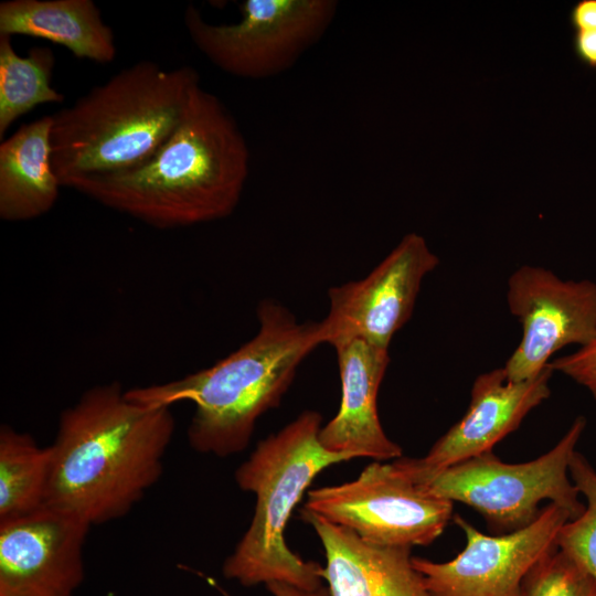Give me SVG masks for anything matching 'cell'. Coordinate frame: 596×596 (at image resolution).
Returning a JSON list of instances; mask_svg holds the SVG:
<instances>
[{"label":"cell","mask_w":596,"mask_h":596,"mask_svg":"<svg viewBox=\"0 0 596 596\" xmlns=\"http://www.w3.org/2000/svg\"><path fill=\"white\" fill-rule=\"evenodd\" d=\"M249 169L246 139L214 94L198 86L177 128L146 163L78 180L71 189L152 227L192 226L230 216Z\"/></svg>","instance_id":"7a4b0ae2"},{"label":"cell","mask_w":596,"mask_h":596,"mask_svg":"<svg viewBox=\"0 0 596 596\" xmlns=\"http://www.w3.org/2000/svg\"><path fill=\"white\" fill-rule=\"evenodd\" d=\"M521 596H596V578L557 549L528 574Z\"/></svg>","instance_id":"44dd1931"},{"label":"cell","mask_w":596,"mask_h":596,"mask_svg":"<svg viewBox=\"0 0 596 596\" xmlns=\"http://www.w3.org/2000/svg\"><path fill=\"white\" fill-rule=\"evenodd\" d=\"M341 381L337 415L319 432L320 444L354 458L397 459L402 448L385 434L377 412V394L390 363L389 349L362 339L333 345Z\"/></svg>","instance_id":"5bb4252c"},{"label":"cell","mask_w":596,"mask_h":596,"mask_svg":"<svg viewBox=\"0 0 596 596\" xmlns=\"http://www.w3.org/2000/svg\"><path fill=\"white\" fill-rule=\"evenodd\" d=\"M572 47L581 64L596 70V30L574 31Z\"/></svg>","instance_id":"603a6c76"},{"label":"cell","mask_w":596,"mask_h":596,"mask_svg":"<svg viewBox=\"0 0 596 596\" xmlns=\"http://www.w3.org/2000/svg\"><path fill=\"white\" fill-rule=\"evenodd\" d=\"M332 0H246L235 23L211 24L189 4L187 31L216 67L233 76L264 79L289 70L331 25Z\"/></svg>","instance_id":"52a82bcc"},{"label":"cell","mask_w":596,"mask_h":596,"mask_svg":"<svg viewBox=\"0 0 596 596\" xmlns=\"http://www.w3.org/2000/svg\"><path fill=\"white\" fill-rule=\"evenodd\" d=\"M438 264L422 235H405L366 277L329 289L322 343L362 339L389 349L413 313L423 279Z\"/></svg>","instance_id":"8fae6325"},{"label":"cell","mask_w":596,"mask_h":596,"mask_svg":"<svg viewBox=\"0 0 596 596\" xmlns=\"http://www.w3.org/2000/svg\"><path fill=\"white\" fill-rule=\"evenodd\" d=\"M91 526L52 508L0 522V596H74Z\"/></svg>","instance_id":"7c38bea8"},{"label":"cell","mask_w":596,"mask_h":596,"mask_svg":"<svg viewBox=\"0 0 596 596\" xmlns=\"http://www.w3.org/2000/svg\"><path fill=\"white\" fill-rule=\"evenodd\" d=\"M175 421L117 382L86 390L58 418L49 445L45 505L89 526L128 514L160 479Z\"/></svg>","instance_id":"6da1fadb"},{"label":"cell","mask_w":596,"mask_h":596,"mask_svg":"<svg viewBox=\"0 0 596 596\" xmlns=\"http://www.w3.org/2000/svg\"><path fill=\"white\" fill-rule=\"evenodd\" d=\"M49 476V446H40L29 433L2 425L0 522L25 517L45 507Z\"/></svg>","instance_id":"ac0fdd59"},{"label":"cell","mask_w":596,"mask_h":596,"mask_svg":"<svg viewBox=\"0 0 596 596\" xmlns=\"http://www.w3.org/2000/svg\"><path fill=\"white\" fill-rule=\"evenodd\" d=\"M553 369L549 364L536 376L512 382L503 366L476 377L465 415L454 424L423 458L400 457L393 464L413 475L432 473L492 451L513 433L524 417L551 394Z\"/></svg>","instance_id":"4fadbf2b"},{"label":"cell","mask_w":596,"mask_h":596,"mask_svg":"<svg viewBox=\"0 0 596 596\" xmlns=\"http://www.w3.org/2000/svg\"><path fill=\"white\" fill-rule=\"evenodd\" d=\"M317 533L326 556L322 579L331 596H433L412 563L407 546H385L351 530L301 511Z\"/></svg>","instance_id":"9a60e30c"},{"label":"cell","mask_w":596,"mask_h":596,"mask_svg":"<svg viewBox=\"0 0 596 596\" xmlns=\"http://www.w3.org/2000/svg\"><path fill=\"white\" fill-rule=\"evenodd\" d=\"M52 116L20 128L0 145V217L29 221L47 213L60 194L52 166Z\"/></svg>","instance_id":"2e32d148"},{"label":"cell","mask_w":596,"mask_h":596,"mask_svg":"<svg viewBox=\"0 0 596 596\" xmlns=\"http://www.w3.org/2000/svg\"><path fill=\"white\" fill-rule=\"evenodd\" d=\"M568 23L574 31L596 30V0H577L570 9Z\"/></svg>","instance_id":"cb8c5ba5"},{"label":"cell","mask_w":596,"mask_h":596,"mask_svg":"<svg viewBox=\"0 0 596 596\" xmlns=\"http://www.w3.org/2000/svg\"><path fill=\"white\" fill-rule=\"evenodd\" d=\"M568 470L586 504L578 518L563 525L557 546L596 578V470L578 451L574 453Z\"/></svg>","instance_id":"ffe728a7"},{"label":"cell","mask_w":596,"mask_h":596,"mask_svg":"<svg viewBox=\"0 0 596 596\" xmlns=\"http://www.w3.org/2000/svg\"><path fill=\"white\" fill-rule=\"evenodd\" d=\"M0 34L44 39L97 63H110L116 56L113 30L92 0L2 1Z\"/></svg>","instance_id":"e0dca14e"},{"label":"cell","mask_w":596,"mask_h":596,"mask_svg":"<svg viewBox=\"0 0 596 596\" xmlns=\"http://www.w3.org/2000/svg\"><path fill=\"white\" fill-rule=\"evenodd\" d=\"M507 302L522 337L503 365L508 381L541 373L567 345L596 339V283L562 279L550 269L523 265L508 279Z\"/></svg>","instance_id":"30bf717a"},{"label":"cell","mask_w":596,"mask_h":596,"mask_svg":"<svg viewBox=\"0 0 596 596\" xmlns=\"http://www.w3.org/2000/svg\"><path fill=\"white\" fill-rule=\"evenodd\" d=\"M0 34V137L21 116L41 104L62 103L51 86L55 57L51 49L34 46L20 56L11 41Z\"/></svg>","instance_id":"d6986e66"},{"label":"cell","mask_w":596,"mask_h":596,"mask_svg":"<svg viewBox=\"0 0 596 596\" xmlns=\"http://www.w3.org/2000/svg\"><path fill=\"white\" fill-rule=\"evenodd\" d=\"M454 520L466 538L460 553L440 563L412 557L433 596H521L528 574L558 549L560 531L571 517L549 503L528 526L496 535L481 533L460 515Z\"/></svg>","instance_id":"9c48e42d"},{"label":"cell","mask_w":596,"mask_h":596,"mask_svg":"<svg viewBox=\"0 0 596 596\" xmlns=\"http://www.w3.org/2000/svg\"><path fill=\"white\" fill-rule=\"evenodd\" d=\"M585 426V417H576L550 451L528 462L507 464L489 451L432 473L394 466L425 491L472 507L496 534H505L531 524L543 500L565 509L571 520L583 513L568 467Z\"/></svg>","instance_id":"8992f818"},{"label":"cell","mask_w":596,"mask_h":596,"mask_svg":"<svg viewBox=\"0 0 596 596\" xmlns=\"http://www.w3.org/2000/svg\"><path fill=\"white\" fill-rule=\"evenodd\" d=\"M200 86L191 66L152 61L123 68L52 116V166L61 187L149 161L177 128Z\"/></svg>","instance_id":"277c9868"},{"label":"cell","mask_w":596,"mask_h":596,"mask_svg":"<svg viewBox=\"0 0 596 596\" xmlns=\"http://www.w3.org/2000/svg\"><path fill=\"white\" fill-rule=\"evenodd\" d=\"M321 415L305 411L260 440L235 471L238 487L256 497L253 519L223 564V575L244 586L285 582L302 589L322 587L319 563L304 561L285 542L284 531L311 481L333 464L353 459L319 441Z\"/></svg>","instance_id":"5b68a950"},{"label":"cell","mask_w":596,"mask_h":596,"mask_svg":"<svg viewBox=\"0 0 596 596\" xmlns=\"http://www.w3.org/2000/svg\"><path fill=\"white\" fill-rule=\"evenodd\" d=\"M454 502L434 496L393 462L368 465L352 481L310 490L304 510L347 528L365 542L426 546L445 530Z\"/></svg>","instance_id":"ba28073f"},{"label":"cell","mask_w":596,"mask_h":596,"mask_svg":"<svg viewBox=\"0 0 596 596\" xmlns=\"http://www.w3.org/2000/svg\"><path fill=\"white\" fill-rule=\"evenodd\" d=\"M266 587L274 596H331L328 587L323 586L308 590L285 582H270L266 584Z\"/></svg>","instance_id":"d4e9b609"},{"label":"cell","mask_w":596,"mask_h":596,"mask_svg":"<svg viewBox=\"0 0 596 596\" xmlns=\"http://www.w3.org/2000/svg\"><path fill=\"white\" fill-rule=\"evenodd\" d=\"M560 372L585 387L596 398V339L576 351L550 362Z\"/></svg>","instance_id":"7402d4cb"},{"label":"cell","mask_w":596,"mask_h":596,"mask_svg":"<svg viewBox=\"0 0 596 596\" xmlns=\"http://www.w3.org/2000/svg\"><path fill=\"white\" fill-rule=\"evenodd\" d=\"M258 331L212 366L166 383L134 387L145 404L195 406L188 440L198 453L227 457L244 450L257 419L277 407L300 363L322 343L320 322H299L279 302L257 307Z\"/></svg>","instance_id":"3957f363"}]
</instances>
